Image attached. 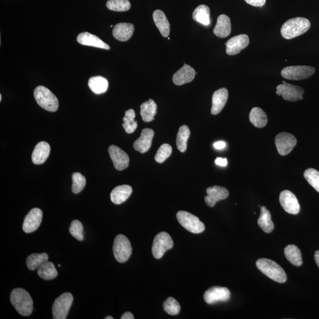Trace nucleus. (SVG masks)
Returning a JSON list of instances; mask_svg holds the SVG:
<instances>
[{
    "instance_id": "obj_34",
    "label": "nucleus",
    "mask_w": 319,
    "mask_h": 319,
    "mask_svg": "<svg viewBox=\"0 0 319 319\" xmlns=\"http://www.w3.org/2000/svg\"><path fill=\"white\" fill-rule=\"evenodd\" d=\"M49 260L46 253H35L30 255L26 259V265L28 270L34 271L38 269L42 264Z\"/></svg>"
},
{
    "instance_id": "obj_49",
    "label": "nucleus",
    "mask_w": 319,
    "mask_h": 319,
    "mask_svg": "<svg viewBox=\"0 0 319 319\" xmlns=\"http://www.w3.org/2000/svg\"><path fill=\"white\" fill-rule=\"evenodd\" d=\"M2 100V95H0V101H1Z\"/></svg>"
},
{
    "instance_id": "obj_32",
    "label": "nucleus",
    "mask_w": 319,
    "mask_h": 319,
    "mask_svg": "<svg viewBox=\"0 0 319 319\" xmlns=\"http://www.w3.org/2000/svg\"><path fill=\"white\" fill-rule=\"evenodd\" d=\"M88 86L96 94L103 93L108 90V82L102 76H93L88 81Z\"/></svg>"
},
{
    "instance_id": "obj_10",
    "label": "nucleus",
    "mask_w": 319,
    "mask_h": 319,
    "mask_svg": "<svg viewBox=\"0 0 319 319\" xmlns=\"http://www.w3.org/2000/svg\"><path fill=\"white\" fill-rule=\"evenodd\" d=\"M315 68L308 66H292L284 68L281 70V76L289 80L306 79L314 74Z\"/></svg>"
},
{
    "instance_id": "obj_11",
    "label": "nucleus",
    "mask_w": 319,
    "mask_h": 319,
    "mask_svg": "<svg viewBox=\"0 0 319 319\" xmlns=\"http://www.w3.org/2000/svg\"><path fill=\"white\" fill-rule=\"evenodd\" d=\"M297 139L292 134L282 132L275 138V146L281 156L288 155L297 144Z\"/></svg>"
},
{
    "instance_id": "obj_4",
    "label": "nucleus",
    "mask_w": 319,
    "mask_h": 319,
    "mask_svg": "<svg viewBox=\"0 0 319 319\" xmlns=\"http://www.w3.org/2000/svg\"><path fill=\"white\" fill-rule=\"evenodd\" d=\"M34 96L40 107L50 112L58 110L59 101L51 91L44 86H39L34 91Z\"/></svg>"
},
{
    "instance_id": "obj_41",
    "label": "nucleus",
    "mask_w": 319,
    "mask_h": 319,
    "mask_svg": "<svg viewBox=\"0 0 319 319\" xmlns=\"http://www.w3.org/2000/svg\"><path fill=\"white\" fill-rule=\"evenodd\" d=\"M172 153V147L170 145L164 144L161 145L156 154L155 160L159 163H162L169 158Z\"/></svg>"
},
{
    "instance_id": "obj_16",
    "label": "nucleus",
    "mask_w": 319,
    "mask_h": 319,
    "mask_svg": "<svg viewBox=\"0 0 319 319\" xmlns=\"http://www.w3.org/2000/svg\"><path fill=\"white\" fill-rule=\"evenodd\" d=\"M250 44L249 37L247 35H240L233 37L226 43V52L228 55H237L246 49Z\"/></svg>"
},
{
    "instance_id": "obj_33",
    "label": "nucleus",
    "mask_w": 319,
    "mask_h": 319,
    "mask_svg": "<svg viewBox=\"0 0 319 319\" xmlns=\"http://www.w3.org/2000/svg\"><path fill=\"white\" fill-rule=\"evenodd\" d=\"M193 19L204 25H209L210 23V9L206 5H199L193 11Z\"/></svg>"
},
{
    "instance_id": "obj_14",
    "label": "nucleus",
    "mask_w": 319,
    "mask_h": 319,
    "mask_svg": "<svg viewBox=\"0 0 319 319\" xmlns=\"http://www.w3.org/2000/svg\"><path fill=\"white\" fill-rule=\"evenodd\" d=\"M110 158L115 169L121 171L129 167L130 159L127 154L120 148L112 145L108 149Z\"/></svg>"
},
{
    "instance_id": "obj_15",
    "label": "nucleus",
    "mask_w": 319,
    "mask_h": 319,
    "mask_svg": "<svg viewBox=\"0 0 319 319\" xmlns=\"http://www.w3.org/2000/svg\"><path fill=\"white\" fill-rule=\"evenodd\" d=\"M43 212L41 209L33 208L25 216L23 230L25 233H29L35 232L39 228L42 223Z\"/></svg>"
},
{
    "instance_id": "obj_31",
    "label": "nucleus",
    "mask_w": 319,
    "mask_h": 319,
    "mask_svg": "<svg viewBox=\"0 0 319 319\" xmlns=\"http://www.w3.org/2000/svg\"><path fill=\"white\" fill-rule=\"evenodd\" d=\"M38 274L40 277L45 280H53L58 275L55 264L48 261L38 268Z\"/></svg>"
},
{
    "instance_id": "obj_22",
    "label": "nucleus",
    "mask_w": 319,
    "mask_h": 319,
    "mask_svg": "<svg viewBox=\"0 0 319 319\" xmlns=\"http://www.w3.org/2000/svg\"><path fill=\"white\" fill-rule=\"evenodd\" d=\"M50 153V145L47 142L41 141L36 145L34 149L31 159L34 164H42L44 163Z\"/></svg>"
},
{
    "instance_id": "obj_39",
    "label": "nucleus",
    "mask_w": 319,
    "mask_h": 319,
    "mask_svg": "<svg viewBox=\"0 0 319 319\" xmlns=\"http://www.w3.org/2000/svg\"><path fill=\"white\" fill-rule=\"evenodd\" d=\"M163 309L168 314L175 316L180 312L181 306L176 299L169 297L164 302Z\"/></svg>"
},
{
    "instance_id": "obj_38",
    "label": "nucleus",
    "mask_w": 319,
    "mask_h": 319,
    "mask_svg": "<svg viewBox=\"0 0 319 319\" xmlns=\"http://www.w3.org/2000/svg\"><path fill=\"white\" fill-rule=\"evenodd\" d=\"M304 177L309 184L319 193V172L310 168L304 172Z\"/></svg>"
},
{
    "instance_id": "obj_25",
    "label": "nucleus",
    "mask_w": 319,
    "mask_h": 319,
    "mask_svg": "<svg viewBox=\"0 0 319 319\" xmlns=\"http://www.w3.org/2000/svg\"><path fill=\"white\" fill-rule=\"evenodd\" d=\"M132 192V187L129 185H121L112 190L110 196L111 200L113 204L120 205L129 199Z\"/></svg>"
},
{
    "instance_id": "obj_43",
    "label": "nucleus",
    "mask_w": 319,
    "mask_h": 319,
    "mask_svg": "<svg viewBox=\"0 0 319 319\" xmlns=\"http://www.w3.org/2000/svg\"><path fill=\"white\" fill-rule=\"evenodd\" d=\"M245 1L252 6L261 7L266 4V0H245Z\"/></svg>"
},
{
    "instance_id": "obj_8",
    "label": "nucleus",
    "mask_w": 319,
    "mask_h": 319,
    "mask_svg": "<svg viewBox=\"0 0 319 319\" xmlns=\"http://www.w3.org/2000/svg\"><path fill=\"white\" fill-rule=\"evenodd\" d=\"M173 241L171 236L166 232L158 233L154 239L152 246L153 257L156 259H160L167 251L173 247Z\"/></svg>"
},
{
    "instance_id": "obj_37",
    "label": "nucleus",
    "mask_w": 319,
    "mask_h": 319,
    "mask_svg": "<svg viewBox=\"0 0 319 319\" xmlns=\"http://www.w3.org/2000/svg\"><path fill=\"white\" fill-rule=\"evenodd\" d=\"M106 5L110 10L120 12L129 10L132 6L129 0H108Z\"/></svg>"
},
{
    "instance_id": "obj_42",
    "label": "nucleus",
    "mask_w": 319,
    "mask_h": 319,
    "mask_svg": "<svg viewBox=\"0 0 319 319\" xmlns=\"http://www.w3.org/2000/svg\"><path fill=\"white\" fill-rule=\"evenodd\" d=\"M84 228L81 222L78 220H74L71 223L69 232L74 238L77 240L82 241L84 240Z\"/></svg>"
},
{
    "instance_id": "obj_44",
    "label": "nucleus",
    "mask_w": 319,
    "mask_h": 319,
    "mask_svg": "<svg viewBox=\"0 0 319 319\" xmlns=\"http://www.w3.org/2000/svg\"><path fill=\"white\" fill-rule=\"evenodd\" d=\"M215 163L218 165V166H226L228 164L227 159L226 158H217L215 160Z\"/></svg>"
},
{
    "instance_id": "obj_45",
    "label": "nucleus",
    "mask_w": 319,
    "mask_h": 319,
    "mask_svg": "<svg viewBox=\"0 0 319 319\" xmlns=\"http://www.w3.org/2000/svg\"><path fill=\"white\" fill-rule=\"evenodd\" d=\"M213 146L217 150H222L224 149L225 147H226V143L224 141H218L215 142L213 144Z\"/></svg>"
},
{
    "instance_id": "obj_36",
    "label": "nucleus",
    "mask_w": 319,
    "mask_h": 319,
    "mask_svg": "<svg viewBox=\"0 0 319 319\" xmlns=\"http://www.w3.org/2000/svg\"><path fill=\"white\" fill-rule=\"evenodd\" d=\"M135 118L136 113L134 110L130 109L125 111L122 127L127 133H133L137 128V121L135 120Z\"/></svg>"
},
{
    "instance_id": "obj_26",
    "label": "nucleus",
    "mask_w": 319,
    "mask_h": 319,
    "mask_svg": "<svg viewBox=\"0 0 319 319\" xmlns=\"http://www.w3.org/2000/svg\"><path fill=\"white\" fill-rule=\"evenodd\" d=\"M153 18L161 35L164 38H167L170 35V23L165 14L161 10H156L153 13Z\"/></svg>"
},
{
    "instance_id": "obj_13",
    "label": "nucleus",
    "mask_w": 319,
    "mask_h": 319,
    "mask_svg": "<svg viewBox=\"0 0 319 319\" xmlns=\"http://www.w3.org/2000/svg\"><path fill=\"white\" fill-rule=\"evenodd\" d=\"M204 297L206 303L212 304L217 302L229 300L230 293L227 287L215 286L210 287L205 292Z\"/></svg>"
},
{
    "instance_id": "obj_50",
    "label": "nucleus",
    "mask_w": 319,
    "mask_h": 319,
    "mask_svg": "<svg viewBox=\"0 0 319 319\" xmlns=\"http://www.w3.org/2000/svg\"><path fill=\"white\" fill-rule=\"evenodd\" d=\"M58 267H61V264H58Z\"/></svg>"
},
{
    "instance_id": "obj_20",
    "label": "nucleus",
    "mask_w": 319,
    "mask_h": 319,
    "mask_svg": "<svg viewBox=\"0 0 319 319\" xmlns=\"http://www.w3.org/2000/svg\"><path fill=\"white\" fill-rule=\"evenodd\" d=\"M77 42L84 46L100 48L105 50L110 49L109 45L105 44L98 37L88 32L80 33L77 37Z\"/></svg>"
},
{
    "instance_id": "obj_27",
    "label": "nucleus",
    "mask_w": 319,
    "mask_h": 319,
    "mask_svg": "<svg viewBox=\"0 0 319 319\" xmlns=\"http://www.w3.org/2000/svg\"><path fill=\"white\" fill-rule=\"evenodd\" d=\"M157 104L152 99L142 103L140 106V114L144 122H151L155 119L157 114Z\"/></svg>"
},
{
    "instance_id": "obj_19",
    "label": "nucleus",
    "mask_w": 319,
    "mask_h": 319,
    "mask_svg": "<svg viewBox=\"0 0 319 319\" xmlns=\"http://www.w3.org/2000/svg\"><path fill=\"white\" fill-rule=\"evenodd\" d=\"M228 99V91L226 88H221L213 93L211 108L212 115H217L221 112L226 106Z\"/></svg>"
},
{
    "instance_id": "obj_12",
    "label": "nucleus",
    "mask_w": 319,
    "mask_h": 319,
    "mask_svg": "<svg viewBox=\"0 0 319 319\" xmlns=\"http://www.w3.org/2000/svg\"><path fill=\"white\" fill-rule=\"evenodd\" d=\"M279 201L285 211L290 214L297 215L300 212V204L294 193L290 191L286 190L281 192Z\"/></svg>"
},
{
    "instance_id": "obj_17",
    "label": "nucleus",
    "mask_w": 319,
    "mask_h": 319,
    "mask_svg": "<svg viewBox=\"0 0 319 319\" xmlns=\"http://www.w3.org/2000/svg\"><path fill=\"white\" fill-rule=\"evenodd\" d=\"M207 196L205 197V203L213 207L218 202L225 200L229 196V191L226 187L213 186L206 189Z\"/></svg>"
},
{
    "instance_id": "obj_28",
    "label": "nucleus",
    "mask_w": 319,
    "mask_h": 319,
    "mask_svg": "<svg viewBox=\"0 0 319 319\" xmlns=\"http://www.w3.org/2000/svg\"><path fill=\"white\" fill-rule=\"evenodd\" d=\"M258 224L266 233H271L274 229V225L272 220V215L266 206L261 207V214L258 220Z\"/></svg>"
},
{
    "instance_id": "obj_7",
    "label": "nucleus",
    "mask_w": 319,
    "mask_h": 319,
    "mask_svg": "<svg viewBox=\"0 0 319 319\" xmlns=\"http://www.w3.org/2000/svg\"><path fill=\"white\" fill-rule=\"evenodd\" d=\"M176 216L179 223L188 231L193 233H200L204 231L205 225L197 216L183 210L178 212Z\"/></svg>"
},
{
    "instance_id": "obj_2",
    "label": "nucleus",
    "mask_w": 319,
    "mask_h": 319,
    "mask_svg": "<svg viewBox=\"0 0 319 319\" xmlns=\"http://www.w3.org/2000/svg\"><path fill=\"white\" fill-rule=\"evenodd\" d=\"M311 26L308 19L296 18L285 22L281 28L282 36L286 39L296 38L307 32Z\"/></svg>"
},
{
    "instance_id": "obj_23",
    "label": "nucleus",
    "mask_w": 319,
    "mask_h": 319,
    "mask_svg": "<svg viewBox=\"0 0 319 319\" xmlns=\"http://www.w3.org/2000/svg\"><path fill=\"white\" fill-rule=\"evenodd\" d=\"M135 26L133 24L127 23H121L115 25L113 30V35L114 38L121 42H126L132 38Z\"/></svg>"
},
{
    "instance_id": "obj_18",
    "label": "nucleus",
    "mask_w": 319,
    "mask_h": 319,
    "mask_svg": "<svg viewBox=\"0 0 319 319\" xmlns=\"http://www.w3.org/2000/svg\"><path fill=\"white\" fill-rule=\"evenodd\" d=\"M154 136H155V132L153 130L150 129L142 130L141 136L134 142V149L142 154L147 152L152 146Z\"/></svg>"
},
{
    "instance_id": "obj_48",
    "label": "nucleus",
    "mask_w": 319,
    "mask_h": 319,
    "mask_svg": "<svg viewBox=\"0 0 319 319\" xmlns=\"http://www.w3.org/2000/svg\"><path fill=\"white\" fill-rule=\"evenodd\" d=\"M114 318L112 317V316H107V317L105 318V319H113Z\"/></svg>"
},
{
    "instance_id": "obj_46",
    "label": "nucleus",
    "mask_w": 319,
    "mask_h": 319,
    "mask_svg": "<svg viewBox=\"0 0 319 319\" xmlns=\"http://www.w3.org/2000/svg\"><path fill=\"white\" fill-rule=\"evenodd\" d=\"M121 319H135V317H134V316L132 313L126 312L124 314H123V315L121 316Z\"/></svg>"
},
{
    "instance_id": "obj_30",
    "label": "nucleus",
    "mask_w": 319,
    "mask_h": 319,
    "mask_svg": "<svg viewBox=\"0 0 319 319\" xmlns=\"http://www.w3.org/2000/svg\"><path fill=\"white\" fill-rule=\"evenodd\" d=\"M284 254L287 260L294 266L300 267L303 264L300 250L295 245H289L285 248Z\"/></svg>"
},
{
    "instance_id": "obj_29",
    "label": "nucleus",
    "mask_w": 319,
    "mask_h": 319,
    "mask_svg": "<svg viewBox=\"0 0 319 319\" xmlns=\"http://www.w3.org/2000/svg\"><path fill=\"white\" fill-rule=\"evenodd\" d=\"M250 121L257 128H263L266 126L268 117L266 113L260 108H253L250 111Z\"/></svg>"
},
{
    "instance_id": "obj_21",
    "label": "nucleus",
    "mask_w": 319,
    "mask_h": 319,
    "mask_svg": "<svg viewBox=\"0 0 319 319\" xmlns=\"http://www.w3.org/2000/svg\"><path fill=\"white\" fill-rule=\"evenodd\" d=\"M195 75V69L189 65L184 64V66L173 75V83L179 86L189 83L194 79Z\"/></svg>"
},
{
    "instance_id": "obj_35",
    "label": "nucleus",
    "mask_w": 319,
    "mask_h": 319,
    "mask_svg": "<svg viewBox=\"0 0 319 319\" xmlns=\"http://www.w3.org/2000/svg\"><path fill=\"white\" fill-rule=\"evenodd\" d=\"M190 135L189 128L187 125H182L179 130L176 138V146L182 153L186 152L187 146V141Z\"/></svg>"
},
{
    "instance_id": "obj_5",
    "label": "nucleus",
    "mask_w": 319,
    "mask_h": 319,
    "mask_svg": "<svg viewBox=\"0 0 319 319\" xmlns=\"http://www.w3.org/2000/svg\"><path fill=\"white\" fill-rule=\"evenodd\" d=\"M113 252L118 262L124 263L130 257L132 253V247L130 242L124 235L116 236L114 242Z\"/></svg>"
},
{
    "instance_id": "obj_9",
    "label": "nucleus",
    "mask_w": 319,
    "mask_h": 319,
    "mask_svg": "<svg viewBox=\"0 0 319 319\" xmlns=\"http://www.w3.org/2000/svg\"><path fill=\"white\" fill-rule=\"evenodd\" d=\"M282 84L278 85L276 88V93L278 96H283L284 100L295 102L303 100L304 90L300 87L282 82Z\"/></svg>"
},
{
    "instance_id": "obj_24",
    "label": "nucleus",
    "mask_w": 319,
    "mask_h": 319,
    "mask_svg": "<svg viewBox=\"0 0 319 319\" xmlns=\"http://www.w3.org/2000/svg\"><path fill=\"white\" fill-rule=\"evenodd\" d=\"M231 32V23L228 16L222 14L218 17L217 23L213 28V33L218 38H225Z\"/></svg>"
},
{
    "instance_id": "obj_47",
    "label": "nucleus",
    "mask_w": 319,
    "mask_h": 319,
    "mask_svg": "<svg viewBox=\"0 0 319 319\" xmlns=\"http://www.w3.org/2000/svg\"><path fill=\"white\" fill-rule=\"evenodd\" d=\"M315 260L316 264L318 265V267L319 268V250L316 251L315 253Z\"/></svg>"
},
{
    "instance_id": "obj_40",
    "label": "nucleus",
    "mask_w": 319,
    "mask_h": 319,
    "mask_svg": "<svg viewBox=\"0 0 319 319\" xmlns=\"http://www.w3.org/2000/svg\"><path fill=\"white\" fill-rule=\"evenodd\" d=\"M72 190L75 194L81 192L86 185V179L80 173H74L72 175Z\"/></svg>"
},
{
    "instance_id": "obj_3",
    "label": "nucleus",
    "mask_w": 319,
    "mask_h": 319,
    "mask_svg": "<svg viewBox=\"0 0 319 319\" xmlns=\"http://www.w3.org/2000/svg\"><path fill=\"white\" fill-rule=\"evenodd\" d=\"M258 269L272 280L279 283L287 281V275L283 268L275 261L267 258H260L256 262Z\"/></svg>"
},
{
    "instance_id": "obj_1",
    "label": "nucleus",
    "mask_w": 319,
    "mask_h": 319,
    "mask_svg": "<svg viewBox=\"0 0 319 319\" xmlns=\"http://www.w3.org/2000/svg\"><path fill=\"white\" fill-rule=\"evenodd\" d=\"M11 304L20 315L30 316L33 310V301L29 293L21 288L14 289L10 295Z\"/></svg>"
},
{
    "instance_id": "obj_6",
    "label": "nucleus",
    "mask_w": 319,
    "mask_h": 319,
    "mask_svg": "<svg viewBox=\"0 0 319 319\" xmlns=\"http://www.w3.org/2000/svg\"><path fill=\"white\" fill-rule=\"evenodd\" d=\"M73 301V297L71 293H63L54 301L52 307L53 318L54 319H67Z\"/></svg>"
}]
</instances>
